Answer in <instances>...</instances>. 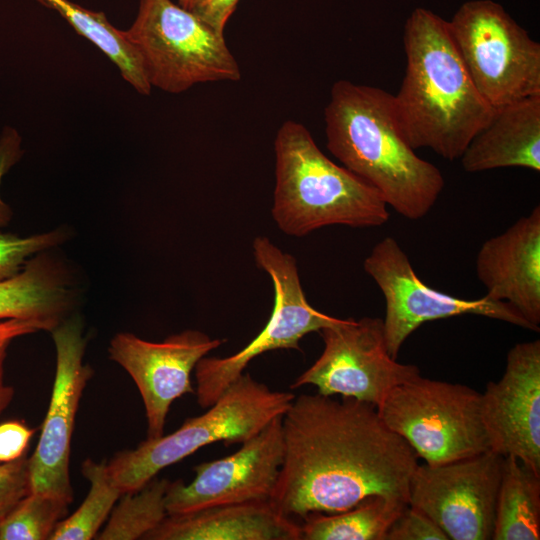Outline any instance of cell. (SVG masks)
Returning a JSON list of instances; mask_svg holds the SVG:
<instances>
[{"instance_id": "obj_1", "label": "cell", "mask_w": 540, "mask_h": 540, "mask_svg": "<svg viewBox=\"0 0 540 540\" xmlns=\"http://www.w3.org/2000/svg\"><path fill=\"white\" fill-rule=\"evenodd\" d=\"M282 438L283 462L270 500L282 514L342 512L373 495L408 504L418 456L374 405L302 394L282 416Z\"/></svg>"}, {"instance_id": "obj_3", "label": "cell", "mask_w": 540, "mask_h": 540, "mask_svg": "<svg viewBox=\"0 0 540 540\" xmlns=\"http://www.w3.org/2000/svg\"><path fill=\"white\" fill-rule=\"evenodd\" d=\"M324 119L330 153L373 186L387 206L411 220L423 218L432 209L444 188L443 175L404 138L392 94L337 81Z\"/></svg>"}, {"instance_id": "obj_34", "label": "cell", "mask_w": 540, "mask_h": 540, "mask_svg": "<svg viewBox=\"0 0 540 540\" xmlns=\"http://www.w3.org/2000/svg\"><path fill=\"white\" fill-rule=\"evenodd\" d=\"M11 342V340H0V415L12 403L15 394L14 388L5 381V362Z\"/></svg>"}, {"instance_id": "obj_33", "label": "cell", "mask_w": 540, "mask_h": 540, "mask_svg": "<svg viewBox=\"0 0 540 540\" xmlns=\"http://www.w3.org/2000/svg\"><path fill=\"white\" fill-rule=\"evenodd\" d=\"M47 331L46 326L36 320L7 319L0 321V340H13L15 338Z\"/></svg>"}, {"instance_id": "obj_15", "label": "cell", "mask_w": 540, "mask_h": 540, "mask_svg": "<svg viewBox=\"0 0 540 540\" xmlns=\"http://www.w3.org/2000/svg\"><path fill=\"white\" fill-rule=\"evenodd\" d=\"M199 330L187 329L161 342L120 332L110 340L109 358L132 378L141 395L147 420V438L164 434L171 404L194 393L191 373L200 359L223 344Z\"/></svg>"}, {"instance_id": "obj_18", "label": "cell", "mask_w": 540, "mask_h": 540, "mask_svg": "<svg viewBox=\"0 0 540 540\" xmlns=\"http://www.w3.org/2000/svg\"><path fill=\"white\" fill-rule=\"evenodd\" d=\"M143 539L301 540V527L270 501H253L167 515Z\"/></svg>"}, {"instance_id": "obj_17", "label": "cell", "mask_w": 540, "mask_h": 540, "mask_svg": "<svg viewBox=\"0 0 540 540\" xmlns=\"http://www.w3.org/2000/svg\"><path fill=\"white\" fill-rule=\"evenodd\" d=\"M486 295L515 308L536 330L540 324V207L486 240L476 258Z\"/></svg>"}, {"instance_id": "obj_30", "label": "cell", "mask_w": 540, "mask_h": 540, "mask_svg": "<svg viewBox=\"0 0 540 540\" xmlns=\"http://www.w3.org/2000/svg\"><path fill=\"white\" fill-rule=\"evenodd\" d=\"M19 133L6 126L0 136V184L4 175L21 159L23 149ZM13 216L11 207L0 196V228L7 226Z\"/></svg>"}, {"instance_id": "obj_14", "label": "cell", "mask_w": 540, "mask_h": 540, "mask_svg": "<svg viewBox=\"0 0 540 540\" xmlns=\"http://www.w3.org/2000/svg\"><path fill=\"white\" fill-rule=\"evenodd\" d=\"M282 416L243 442L235 453L195 466L189 484L181 479L170 481L165 495L167 514L270 501L283 462Z\"/></svg>"}, {"instance_id": "obj_24", "label": "cell", "mask_w": 540, "mask_h": 540, "mask_svg": "<svg viewBox=\"0 0 540 540\" xmlns=\"http://www.w3.org/2000/svg\"><path fill=\"white\" fill-rule=\"evenodd\" d=\"M81 472L90 484L87 496L74 513L57 524L50 540L95 539L122 495L113 484L105 461L87 458Z\"/></svg>"}, {"instance_id": "obj_22", "label": "cell", "mask_w": 540, "mask_h": 540, "mask_svg": "<svg viewBox=\"0 0 540 540\" xmlns=\"http://www.w3.org/2000/svg\"><path fill=\"white\" fill-rule=\"evenodd\" d=\"M408 504L373 495L342 512H313L303 517L301 540H385L393 522Z\"/></svg>"}, {"instance_id": "obj_11", "label": "cell", "mask_w": 540, "mask_h": 540, "mask_svg": "<svg viewBox=\"0 0 540 540\" xmlns=\"http://www.w3.org/2000/svg\"><path fill=\"white\" fill-rule=\"evenodd\" d=\"M319 334L324 343L321 355L291 389L314 385L319 394L351 397L377 408L392 389L420 375L417 366L389 354L381 318H344Z\"/></svg>"}, {"instance_id": "obj_12", "label": "cell", "mask_w": 540, "mask_h": 540, "mask_svg": "<svg viewBox=\"0 0 540 540\" xmlns=\"http://www.w3.org/2000/svg\"><path fill=\"white\" fill-rule=\"evenodd\" d=\"M503 461L489 449L445 464H418L408 505L427 515L449 540H490Z\"/></svg>"}, {"instance_id": "obj_19", "label": "cell", "mask_w": 540, "mask_h": 540, "mask_svg": "<svg viewBox=\"0 0 540 540\" xmlns=\"http://www.w3.org/2000/svg\"><path fill=\"white\" fill-rule=\"evenodd\" d=\"M52 250L34 255L20 272L0 281V321L36 320L51 332L75 313L81 288L68 264Z\"/></svg>"}, {"instance_id": "obj_10", "label": "cell", "mask_w": 540, "mask_h": 540, "mask_svg": "<svg viewBox=\"0 0 540 540\" xmlns=\"http://www.w3.org/2000/svg\"><path fill=\"white\" fill-rule=\"evenodd\" d=\"M363 265L385 299L384 337L387 350L394 359L405 340L428 321L478 315L537 331L506 302L487 295L463 299L428 286L418 277L407 254L393 237L379 241Z\"/></svg>"}, {"instance_id": "obj_8", "label": "cell", "mask_w": 540, "mask_h": 540, "mask_svg": "<svg viewBox=\"0 0 540 540\" xmlns=\"http://www.w3.org/2000/svg\"><path fill=\"white\" fill-rule=\"evenodd\" d=\"M448 26L475 87L491 107L540 95V44L502 5L467 1Z\"/></svg>"}, {"instance_id": "obj_31", "label": "cell", "mask_w": 540, "mask_h": 540, "mask_svg": "<svg viewBox=\"0 0 540 540\" xmlns=\"http://www.w3.org/2000/svg\"><path fill=\"white\" fill-rule=\"evenodd\" d=\"M35 429L18 420L0 423V462L20 458L27 448Z\"/></svg>"}, {"instance_id": "obj_2", "label": "cell", "mask_w": 540, "mask_h": 540, "mask_svg": "<svg viewBox=\"0 0 540 540\" xmlns=\"http://www.w3.org/2000/svg\"><path fill=\"white\" fill-rule=\"evenodd\" d=\"M404 47L405 75L393 95L399 128L414 150L460 159L495 109L475 87L447 20L416 8L405 23Z\"/></svg>"}, {"instance_id": "obj_25", "label": "cell", "mask_w": 540, "mask_h": 540, "mask_svg": "<svg viewBox=\"0 0 540 540\" xmlns=\"http://www.w3.org/2000/svg\"><path fill=\"white\" fill-rule=\"evenodd\" d=\"M170 481L156 477L135 492L123 493L107 523L95 539L136 540L158 526L168 515L165 495Z\"/></svg>"}, {"instance_id": "obj_27", "label": "cell", "mask_w": 540, "mask_h": 540, "mask_svg": "<svg viewBox=\"0 0 540 540\" xmlns=\"http://www.w3.org/2000/svg\"><path fill=\"white\" fill-rule=\"evenodd\" d=\"M68 239L69 230L62 227L25 237L0 233V281L20 272L34 255L54 249Z\"/></svg>"}, {"instance_id": "obj_7", "label": "cell", "mask_w": 540, "mask_h": 540, "mask_svg": "<svg viewBox=\"0 0 540 540\" xmlns=\"http://www.w3.org/2000/svg\"><path fill=\"white\" fill-rule=\"evenodd\" d=\"M377 411L428 465L490 449L480 415V392L466 385L418 375L392 389Z\"/></svg>"}, {"instance_id": "obj_6", "label": "cell", "mask_w": 540, "mask_h": 540, "mask_svg": "<svg viewBox=\"0 0 540 540\" xmlns=\"http://www.w3.org/2000/svg\"><path fill=\"white\" fill-rule=\"evenodd\" d=\"M124 32L152 87L181 93L196 84L241 78L224 34L172 0H140L136 19Z\"/></svg>"}, {"instance_id": "obj_21", "label": "cell", "mask_w": 540, "mask_h": 540, "mask_svg": "<svg viewBox=\"0 0 540 540\" xmlns=\"http://www.w3.org/2000/svg\"><path fill=\"white\" fill-rule=\"evenodd\" d=\"M492 539H540V475L514 456L504 457Z\"/></svg>"}, {"instance_id": "obj_32", "label": "cell", "mask_w": 540, "mask_h": 540, "mask_svg": "<svg viewBox=\"0 0 540 540\" xmlns=\"http://www.w3.org/2000/svg\"><path fill=\"white\" fill-rule=\"evenodd\" d=\"M240 0H192L190 10L217 32L224 34L225 26Z\"/></svg>"}, {"instance_id": "obj_35", "label": "cell", "mask_w": 540, "mask_h": 540, "mask_svg": "<svg viewBox=\"0 0 540 540\" xmlns=\"http://www.w3.org/2000/svg\"><path fill=\"white\" fill-rule=\"evenodd\" d=\"M192 0H177V3L182 7L189 9Z\"/></svg>"}, {"instance_id": "obj_28", "label": "cell", "mask_w": 540, "mask_h": 540, "mask_svg": "<svg viewBox=\"0 0 540 540\" xmlns=\"http://www.w3.org/2000/svg\"><path fill=\"white\" fill-rule=\"evenodd\" d=\"M31 492L27 452L10 462H0V520Z\"/></svg>"}, {"instance_id": "obj_20", "label": "cell", "mask_w": 540, "mask_h": 540, "mask_svg": "<svg viewBox=\"0 0 540 540\" xmlns=\"http://www.w3.org/2000/svg\"><path fill=\"white\" fill-rule=\"evenodd\" d=\"M469 173L505 167L540 171V95L498 109L460 157Z\"/></svg>"}, {"instance_id": "obj_26", "label": "cell", "mask_w": 540, "mask_h": 540, "mask_svg": "<svg viewBox=\"0 0 540 540\" xmlns=\"http://www.w3.org/2000/svg\"><path fill=\"white\" fill-rule=\"evenodd\" d=\"M69 505L60 498L30 492L0 520V540L50 539Z\"/></svg>"}, {"instance_id": "obj_5", "label": "cell", "mask_w": 540, "mask_h": 540, "mask_svg": "<svg viewBox=\"0 0 540 540\" xmlns=\"http://www.w3.org/2000/svg\"><path fill=\"white\" fill-rule=\"evenodd\" d=\"M294 398L291 392L271 390L243 373L204 414L187 418L168 435L147 438L134 449L116 453L107 463L109 476L122 494L135 492L162 469L208 444H242L282 416Z\"/></svg>"}, {"instance_id": "obj_29", "label": "cell", "mask_w": 540, "mask_h": 540, "mask_svg": "<svg viewBox=\"0 0 540 540\" xmlns=\"http://www.w3.org/2000/svg\"><path fill=\"white\" fill-rule=\"evenodd\" d=\"M385 540H449L427 515L409 505L388 529Z\"/></svg>"}, {"instance_id": "obj_16", "label": "cell", "mask_w": 540, "mask_h": 540, "mask_svg": "<svg viewBox=\"0 0 540 540\" xmlns=\"http://www.w3.org/2000/svg\"><path fill=\"white\" fill-rule=\"evenodd\" d=\"M480 415L490 450L514 456L540 475V341L518 343L504 374L480 393Z\"/></svg>"}, {"instance_id": "obj_23", "label": "cell", "mask_w": 540, "mask_h": 540, "mask_svg": "<svg viewBox=\"0 0 540 540\" xmlns=\"http://www.w3.org/2000/svg\"><path fill=\"white\" fill-rule=\"evenodd\" d=\"M57 10L79 33L97 46L136 91L148 95L149 83L142 59L124 31L116 29L103 12L85 9L68 0H38Z\"/></svg>"}, {"instance_id": "obj_9", "label": "cell", "mask_w": 540, "mask_h": 540, "mask_svg": "<svg viewBox=\"0 0 540 540\" xmlns=\"http://www.w3.org/2000/svg\"><path fill=\"white\" fill-rule=\"evenodd\" d=\"M256 264L273 282L274 304L262 331L244 348L228 357H203L195 366L196 397L202 408L213 405L257 356L277 349L301 351L299 341L308 333L342 322L310 305L303 291L297 263L269 238L253 241Z\"/></svg>"}, {"instance_id": "obj_4", "label": "cell", "mask_w": 540, "mask_h": 540, "mask_svg": "<svg viewBox=\"0 0 540 540\" xmlns=\"http://www.w3.org/2000/svg\"><path fill=\"white\" fill-rule=\"evenodd\" d=\"M274 151L271 212L285 234L302 237L330 225L362 228L388 221L381 194L328 158L303 124L284 122L277 131Z\"/></svg>"}, {"instance_id": "obj_13", "label": "cell", "mask_w": 540, "mask_h": 540, "mask_svg": "<svg viewBox=\"0 0 540 540\" xmlns=\"http://www.w3.org/2000/svg\"><path fill=\"white\" fill-rule=\"evenodd\" d=\"M50 333L56 351L55 377L39 440L29 456L30 487L32 493L71 504V440L80 399L93 369L84 363L88 339L79 314H72Z\"/></svg>"}]
</instances>
